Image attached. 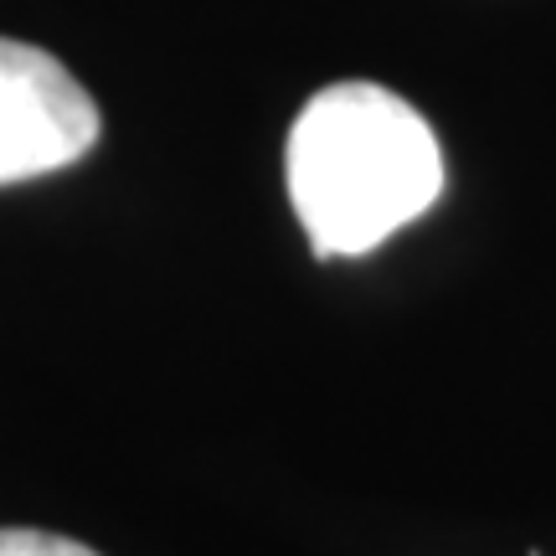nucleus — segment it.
<instances>
[{
  "mask_svg": "<svg viewBox=\"0 0 556 556\" xmlns=\"http://www.w3.org/2000/svg\"><path fill=\"white\" fill-rule=\"evenodd\" d=\"M99 144V103L31 41L0 37V186L67 170Z\"/></svg>",
  "mask_w": 556,
  "mask_h": 556,
  "instance_id": "obj_2",
  "label": "nucleus"
},
{
  "mask_svg": "<svg viewBox=\"0 0 556 556\" xmlns=\"http://www.w3.org/2000/svg\"><path fill=\"white\" fill-rule=\"evenodd\" d=\"M0 556H99L93 546L52 531H0Z\"/></svg>",
  "mask_w": 556,
  "mask_h": 556,
  "instance_id": "obj_3",
  "label": "nucleus"
},
{
  "mask_svg": "<svg viewBox=\"0 0 556 556\" xmlns=\"http://www.w3.org/2000/svg\"><path fill=\"white\" fill-rule=\"evenodd\" d=\"M443 191L433 124L381 83H330L289 129V201L315 258H361Z\"/></svg>",
  "mask_w": 556,
  "mask_h": 556,
  "instance_id": "obj_1",
  "label": "nucleus"
}]
</instances>
